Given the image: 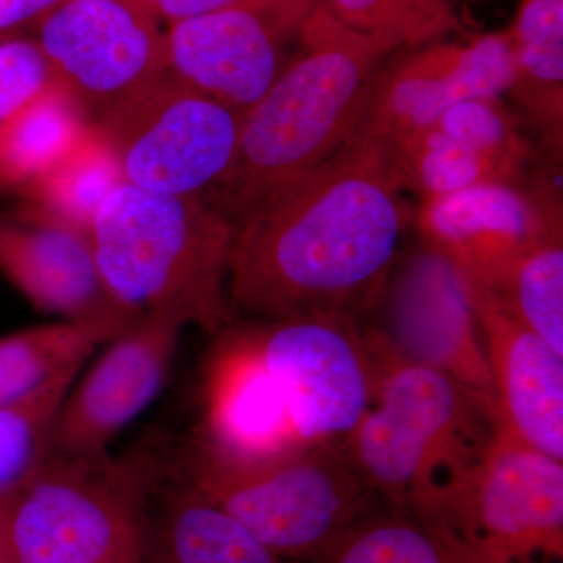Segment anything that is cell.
<instances>
[{"mask_svg": "<svg viewBox=\"0 0 563 563\" xmlns=\"http://www.w3.org/2000/svg\"><path fill=\"white\" fill-rule=\"evenodd\" d=\"M404 191L391 140L358 132L268 192L235 225L233 312L266 321L373 313L413 221Z\"/></svg>", "mask_w": 563, "mask_h": 563, "instance_id": "1", "label": "cell"}, {"mask_svg": "<svg viewBox=\"0 0 563 563\" xmlns=\"http://www.w3.org/2000/svg\"><path fill=\"white\" fill-rule=\"evenodd\" d=\"M393 52L318 0L290 62L244 111L231 168L203 198L236 225L268 192L331 158L361 129Z\"/></svg>", "mask_w": 563, "mask_h": 563, "instance_id": "2", "label": "cell"}, {"mask_svg": "<svg viewBox=\"0 0 563 563\" xmlns=\"http://www.w3.org/2000/svg\"><path fill=\"white\" fill-rule=\"evenodd\" d=\"M372 355L369 409L343 448L384 501L429 517L457 503L495 442V399L404 361L361 321Z\"/></svg>", "mask_w": 563, "mask_h": 563, "instance_id": "3", "label": "cell"}, {"mask_svg": "<svg viewBox=\"0 0 563 563\" xmlns=\"http://www.w3.org/2000/svg\"><path fill=\"white\" fill-rule=\"evenodd\" d=\"M235 224L203 196L162 195L122 181L91 229L111 298L132 320L150 314L211 339L235 322L229 268Z\"/></svg>", "mask_w": 563, "mask_h": 563, "instance_id": "4", "label": "cell"}, {"mask_svg": "<svg viewBox=\"0 0 563 563\" xmlns=\"http://www.w3.org/2000/svg\"><path fill=\"white\" fill-rule=\"evenodd\" d=\"M168 474L224 510L282 561L312 563L384 499L343 446H307L247 472L181 453Z\"/></svg>", "mask_w": 563, "mask_h": 563, "instance_id": "5", "label": "cell"}, {"mask_svg": "<svg viewBox=\"0 0 563 563\" xmlns=\"http://www.w3.org/2000/svg\"><path fill=\"white\" fill-rule=\"evenodd\" d=\"M151 472L49 457L0 507L11 563H121L141 551L139 507Z\"/></svg>", "mask_w": 563, "mask_h": 563, "instance_id": "6", "label": "cell"}, {"mask_svg": "<svg viewBox=\"0 0 563 563\" xmlns=\"http://www.w3.org/2000/svg\"><path fill=\"white\" fill-rule=\"evenodd\" d=\"M243 113L166 74L96 125L124 181L172 196H206L231 168Z\"/></svg>", "mask_w": 563, "mask_h": 563, "instance_id": "7", "label": "cell"}, {"mask_svg": "<svg viewBox=\"0 0 563 563\" xmlns=\"http://www.w3.org/2000/svg\"><path fill=\"white\" fill-rule=\"evenodd\" d=\"M250 325L299 440L343 446L373 401L374 368L361 320L318 314Z\"/></svg>", "mask_w": 563, "mask_h": 563, "instance_id": "8", "label": "cell"}, {"mask_svg": "<svg viewBox=\"0 0 563 563\" xmlns=\"http://www.w3.org/2000/svg\"><path fill=\"white\" fill-rule=\"evenodd\" d=\"M32 29L91 122L169 73L166 32L143 0H62Z\"/></svg>", "mask_w": 563, "mask_h": 563, "instance_id": "9", "label": "cell"}, {"mask_svg": "<svg viewBox=\"0 0 563 563\" xmlns=\"http://www.w3.org/2000/svg\"><path fill=\"white\" fill-rule=\"evenodd\" d=\"M439 521L485 563H563V462L501 426L472 483Z\"/></svg>", "mask_w": 563, "mask_h": 563, "instance_id": "10", "label": "cell"}, {"mask_svg": "<svg viewBox=\"0 0 563 563\" xmlns=\"http://www.w3.org/2000/svg\"><path fill=\"white\" fill-rule=\"evenodd\" d=\"M318 0H251L173 22L172 76L244 113L268 91L298 47Z\"/></svg>", "mask_w": 563, "mask_h": 563, "instance_id": "11", "label": "cell"}, {"mask_svg": "<svg viewBox=\"0 0 563 563\" xmlns=\"http://www.w3.org/2000/svg\"><path fill=\"white\" fill-rule=\"evenodd\" d=\"M303 448L251 325L233 322L214 336L203 362L199 420L184 454L214 468L247 472Z\"/></svg>", "mask_w": 563, "mask_h": 563, "instance_id": "12", "label": "cell"}, {"mask_svg": "<svg viewBox=\"0 0 563 563\" xmlns=\"http://www.w3.org/2000/svg\"><path fill=\"white\" fill-rule=\"evenodd\" d=\"M377 309L368 325L398 357L495 399L472 287L453 263L424 246L399 255Z\"/></svg>", "mask_w": 563, "mask_h": 563, "instance_id": "13", "label": "cell"}, {"mask_svg": "<svg viewBox=\"0 0 563 563\" xmlns=\"http://www.w3.org/2000/svg\"><path fill=\"white\" fill-rule=\"evenodd\" d=\"M421 246L453 263L472 287L493 291L514 263L562 233L555 192L484 184L421 201L413 218Z\"/></svg>", "mask_w": 563, "mask_h": 563, "instance_id": "14", "label": "cell"}, {"mask_svg": "<svg viewBox=\"0 0 563 563\" xmlns=\"http://www.w3.org/2000/svg\"><path fill=\"white\" fill-rule=\"evenodd\" d=\"M184 325L168 317L140 318L110 340L77 388H69L52 426L49 457L87 461L107 448L166 383Z\"/></svg>", "mask_w": 563, "mask_h": 563, "instance_id": "15", "label": "cell"}, {"mask_svg": "<svg viewBox=\"0 0 563 563\" xmlns=\"http://www.w3.org/2000/svg\"><path fill=\"white\" fill-rule=\"evenodd\" d=\"M514 73L507 32L488 33L465 44L433 41L413 47L380 69L358 132L399 139L428 128L465 99L501 98L512 85Z\"/></svg>", "mask_w": 563, "mask_h": 563, "instance_id": "16", "label": "cell"}, {"mask_svg": "<svg viewBox=\"0 0 563 563\" xmlns=\"http://www.w3.org/2000/svg\"><path fill=\"white\" fill-rule=\"evenodd\" d=\"M0 273L36 309L66 321L120 332L135 322L111 298L91 236L29 207L0 214Z\"/></svg>", "mask_w": 563, "mask_h": 563, "instance_id": "17", "label": "cell"}, {"mask_svg": "<svg viewBox=\"0 0 563 563\" xmlns=\"http://www.w3.org/2000/svg\"><path fill=\"white\" fill-rule=\"evenodd\" d=\"M472 295L503 428L563 462V355L492 291L472 287Z\"/></svg>", "mask_w": 563, "mask_h": 563, "instance_id": "18", "label": "cell"}, {"mask_svg": "<svg viewBox=\"0 0 563 563\" xmlns=\"http://www.w3.org/2000/svg\"><path fill=\"white\" fill-rule=\"evenodd\" d=\"M514 81L507 95L525 111L553 161L563 140V0H521L507 31Z\"/></svg>", "mask_w": 563, "mask_h": 563, "instance_id": "19", "label": "cell"}, {"mask_svg": "<svg viewBox=\"0 0 563 563\" xmlns=\"http://www.w3.org/2000/svg\"><path fill=\"white\" fill-rule=\"evenodd\" d=\"M168 479L147 563H284L220 507Z\"/></svg>", "mask_w": 563, "mask_h": 563, "instance_id": "20", "label": "cell"}, {"mask_svg": "<svg viewBox=\"0 0 563 563\" xmlns=\"http://www.w3.org/2000/svg\"><path fill=\"white\" fill-rule=\"evenodd\" d=\"M312 563L485 562L435 518L384 501Z\"/></svg>", "mask_w": 563, "mask_h": 563, "instance_id": "21", "label": "cell"}, {"mask_svg": "<svg viewBox=\"0 0 563 563\" xmlns=\"http://www.w3.org/2000/svg\"><path fill=\"white\" fill-rule=\"evenodd\" d=\"M122 181L117 152L101 128L91 122L51 168L18 195L29 209L91 236L102 203Z\"/></svg>", "mask_w": 563, "mask_h": 563, "instance_id": "22", "label": "cell"}, {"mask_svg": "<svg viewBox=\"0 0 563 563\" xmlns=\"http://www.w3.org/2000/svg\"><path fill=\"white\" fill-rule=\"evenodd\" d=\"M91 121L60 81L0 125V198L21 191L87 131Z\"/></svg>", "mask_w": 563, "mask_h": 563, "instance_id": "23", "label": "cell"}, {"mask_svg": "<svg viewBox=\"0 0 563 563\" xmlns=\"http://www.w3.org/2000/svg\"><path fill=\"white\" fill-rule=\"evenodd\" d=\"M120 333L107 325L65 321L0 336V409L27 401Z\"/></svg>", "mask_w": 563, "mask_h": 563, "instance_id": "24", "label": "cell"}, {"mask_svg": "<svg viewBox=\"0 0 563 563\" xmlns=\"http://www.w3.org/2000/svg\"><path fill=\"white\" fill-rule=\"evenodd\" d=\"M404 190L426 199L442 198L484 184H520L523 165L485 154L448 139L435 129H418L391 140Z\"/></svg>", "mask_w": 563, "mask_h": 563, "instance_id": "25", "label": "cell"}, {"mask_svg": "<svg viewBox=\"0 0 563 563\" xmlns=\"http://www.w3.org/2000/svg\"><path fill=\"white\" fill-rule=\"evenodd\" d=\"M492 292L526 328L563 355L562 233L521 255Z\"/></svg>", "mask_w": 563, "mask_h": 563, "instance_id": "26", "label": "cell"}, {"mask_svg": "<svg viewBox=\"0 0 563 563\" xmlns=\"http://www.w3.org/2000/svg\"><path fill=\"white\" fill-rule=\"evenodd\" d=\"M80 366L16 406L0 409V504L24 487L49 459L55 415Z\"/></svg>", "mask_w": 563, "mask_h": 563, "instance_id": "27", "label": "cell"}, {"mask_svg": "<svg viewBox=\"0 0 563 563\" xmlns=\"http://www.w3.org/2000/svg\"><path fill=\"white\" fill-rule=\"evenodd\" d=\"M352 31L387 44L413 49L440 41L459 29L451 0H320Z\"/></svg>", "mask_w": 563, "mask_h": 563, "instance_id": "28", "label": "cell"}, {"mask_svg": "<svg viewBox=\"0 0 563 563\" xmlns=\"http://www.w3.org/2000/svg\"><path fill=\"white\" fill-rule=\"evenodd\" d=\"M431 128L448 139L506 161L526 165L531 143L501 98H472L444 110Z\"/></svg>", "mask_w": 563, "mask_h": 563, "instance_id": "29", "label": "cell"}, {"mask_svg": "<svg viewBox=\"0 0 563 563\" xmlns=\"http://www.w3.org/2000/svg\"><path fill=\"white\" fill-rule=\"evenodd\" d=\"M57 81L33 38H0V125Z\"/></svg>", "mask_w": 563, "mask_h": 563, "instance_id": "30", "label": "cell"}, {"mask_svg": "<svg viewBox=\"0 0 563 563\" xmlns=\"http://www.w3.org/2000/svg\"><path fill=\"white\" fill-rule=\"evenodd\" d=\"M143 2L150 7L158 20L166 21L169 25L173 22L229 9V7L251 2V0H143Z\"/></svg>", "mask_w": 563, "mask_h": 563, "instance_id": "31", "label": "cell"}, {"mask_svg": "<svg viewBox=\"0 0 563 563\" xmlns=\"http://www.w3.org/2000/svg\"><path fill=\"white\" fill-rule=\"evenodd\" d=\"M62 0H0V38L35 24Z\"/></svg>", "mask_w": 563, "mask_h": 563, "instance_id": "32", "label": "cell"}, {"mask_svg": "<svg viewBox=\"0 0 563 563\" xmlns=\"http://www.w3.org/2000/svg\"><path fill=\"white\" fill-rule=\"evenodd\" d=\"M0 563H11L10 555L7 553L5 544H3L2 533H0Z\"/></svg>", "mask_w": 563, "mask_h": 563, "instance_id": "33", "label": "cell"}, {"mask_svg": "<svg viewBox=\"0 0 563 563\" xmlns=\"http://www.w3.org/2000/svg\"><path fill=\"white\" fill-rule=\"evenodd\" d=\"M121 563H141V551L140 553L132 554L131 558L125 559Z\"/></svg>", "mask_w": 563, "mask_h": 563, "instance_id": "34", "label": "cell"}, {"mask_svg": "<svg viewBox=\"0 0 563 563\" xmlns=\"http://www.w3.org/2000/svg\"><path fill=\"white\" fill-rule=\"evenodd\" d=\"M0 506H2V504H0Z\"/></svg>", "mask_w": 563, "mask_h": 563, "instance_id": "35", "label": "cell"}]
</instances>
